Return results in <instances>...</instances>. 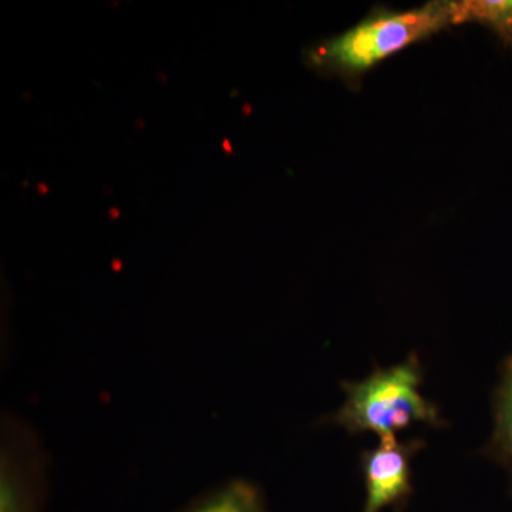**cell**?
Instances as JSON below:
<instances>
[{
  "label": "cell",
  "mask_w": 512,
  "mask_h": 512,
  "mask_svg": "<svg viewBox=\"0 0 512 512\" xmlns=\"http://www.w3.org/2000/svg\"><path fill=\"white\" fill-rule=\"evenodd\" d=\"M424 369L417 353L403 362L376 369L362 380L342 382V404L326 421L350 434L373 433L377 439L399 437L414 424L441 429L446 424L439 406L421 392Z\"/></svg>",
  "instance_id": "cell-1"
},
{
  "label": "cell",
  "mask_w": 512,
  "mask_h": 512,
  "mask_svg": "<svg viewBox=\"0 0 512 512\" xmlns=\"http://www.w3.org/2000/svg\"><path fill=\"white\" fill-rule=\"evenodd\" d=\"M450 25V2H430L404 12L382 10L313 47L308 60L320 72L357 82L377 63Z\"/></svg>",
  "instance_id": "cell-2"
},
{
  "label": "cell",
  "mask_w": 512,
  "mask_h": 512,
  "mask_svg": "<svg viewBox=\"0 0 512 512\" xmlns=\"http://www.w3.org/2000/svg\"><path fill=\"white\" fill-rule=\"evenodd\" d=\"M46 490V456L35 430L6 416L0 430V512H40Z\"/></svg>",
  "instance_id": "cell-3"
},
{
  "label": "cell",
  "mask_w": 512,
  "mask_h": 512,
  "mask_svg": "<svg viewBox=\"0 0 512 512\" xmlns=\"http://www.w3.org/2000/svg\"><path fill=\"white\" fill-rule=\"evenodd\" d=\"M424 447L421 439L379 440L375 448L360 456L365 478L362 512H403L413 495V457Z\"/></svg>",
  "instance_id": "cell-4"
},
{
  "label": "cell",
  "mask_w": 512,
  "mask_h": 512,
  "mask_svg": "<svg viewBox=\"0 0 512 512\" xmlns=\"http://www.w3.org/2000/svg\"><path fill=\"white\" fill-rule=\"evenodd\" d=\"M493 429L484 444V457L503 468L512 498V353L500 363L497 382L491 394Z\"/></svg>",
  "instance_id": "cell-5"
},
{
  "label": "cell",
  "mask_w": 512,
  "mask_h": 512,
  "mask_svg": "<svg viewBox=\"0 0 512 512\" xmlns=\"http://www.w3.org/2000/svg\"><path fill=\"white\" fill-rule=\"evenodd\" d=\"M181 512H269L261 490L244 478H235L202 495Z\"/></svg>",
  "instance_id": "cell-6"
},
{
  "label": "cell",
  "mask_w": 512,
  "mask_h": 512,
  "mask_svg": "<svg viewBox=\"0 0 512 512\" xmlns=\"http://www.w3.org/2000/svg\"><path fill=\"white\" fill-rule=\"evenodd\" d=\"M451 23H478L493 30L512 50V0H460L450 2Z\"/></svg>",
  "instance_id": "cell-7"
}]
</instances>
